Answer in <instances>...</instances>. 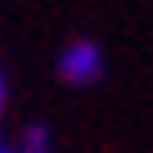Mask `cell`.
<instances>
[{
    "label": "cell",
    "mask_w": 153,
    "mask_h": 153,
    "mask_svg": "<svg viewBox=\"0 0 153 153\" xmlns=\"http://www.w3.org/2000/svg\"><path fill=\"white\" fill-rule=\"evenodd\" d=\"M58 75L66 83H95L103 75V54L95 42H71L58 58Z\"/></svg>",
    "instance_id": "obj_1"
},
{
    "label": "cell",
    "mask_w": 153,
    "mask_h": 153,
    "mask_svg": "<svg viewBox=\"0 0 153 153\" xmlns=\"http://www.w3.org/2000/svg\"><path fill=\"white\" fill-rule=\"evenodd\" d=\"M25 141H29V145H25L29 153H42V149H46V128H29Z\"/></svg>",
    "instance_id": "obj_2"
},
{
    "label": "cell",
    "mask_w": 153,
    "mask_h": 153,
    "mask_svg": "<svg viewBox=\"0 0 153 153\" xmlns=\"http://www.w3.org/2000/svg\"><path fill=\"white\" fill-rule=\"evenodd\" d=\"M0 112H4V75H0Z\"/></svg>",
    "instance_id": "obj_3"
}]
</instances>
